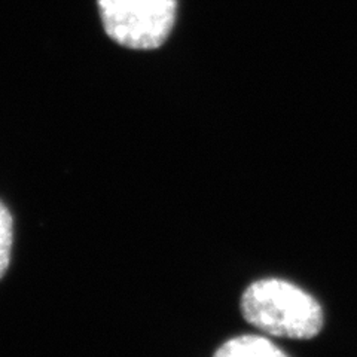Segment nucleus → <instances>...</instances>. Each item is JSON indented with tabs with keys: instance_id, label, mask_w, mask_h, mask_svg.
<instances>
[{
	"instance_id": "1",
	"label": "nucleus",
	"mask_w": 357,
	"mask_h": 357,
	"mask_svg": "<svg viewBox=\"0 0 357 357\" xmlns=\"http://www.w3.org/2000/svg\"><path fill=\"white\" fill-rule=\"evenodd\" d=\"M241 311L252 326L271 337L311 340L323 328V311L317 301L280 278L252 283L243 294Z\"/></svg>"
},
{
	"instance_id": "2",
	"label": "nucleus",
	"mask_w": 357,
	"mask_h": 357,
	"mask_svg": "<svg viewBox=\"0 0 357 357\" xmlns=\"http://www.w3.org/2000/svg\"><path fill=\"white\" fill-rule=\"evenodd\" d=\"M105 31L131 50H155L169 39L177 0H97Z\"/></svg>"
},
{
	"instance_id": "3",
	"label": "nucleus",
	"mask_w": 357,
	"mask_h": 357,
	"mask_svg": "<svg viewBox=\"0 0 357 357\" xmlns=\"http://www.w3.org/2000/svg\"><path fill=\"white\" fill-rule=\"evenodd\" d=\"M215 357H287V354L261 335H241L223 344Z\"/></svg>"
},
{
	"instance_id": "4",
	"label": "nucleus",
	"mask_w": 357,
	"mask_h": 357,
	"mask_svg": "<svg viewBox=\"0 0 357 357\" xmlns=\"http://www.w3.org/2000/svg\"><path fill=\"white\" fill-rule=\"evenodd\" d=\"M14 244V219L9 208L0 201V278L8 270Z\"/></svg>"
}]
</instances>
